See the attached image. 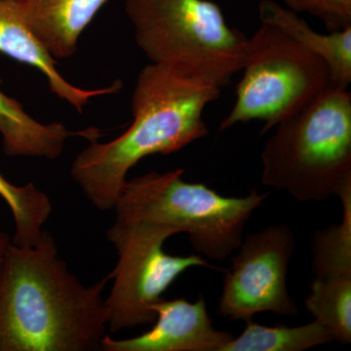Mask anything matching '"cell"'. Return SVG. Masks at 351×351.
<instances>
[{"instance_id": "obj_1", "label": "cell", "mask_w": 351, "mask_h": 351, "mask_svg": "<svg viewBox=\"0 0 351 351\" xmlns=\"http://www.w3.org/2000/svg\"><path fill=\"white\" fill-rule=\"evenodd\" d=\"M110 280L85 286L45 230L32 246L11 244L0 269V351L101 350Z\"/></svg>"}, {"instance_id": "obj_2", "label": "cell", "mask_w": 351, "mask_h": 351, "mask_svg": "<svg viewBox=\"0 0 351 351\" xmlns=\"http://www.w3.org/2000/svg\"><path fill=\"white\" fill-rule=\"evenodd\" d=\"M221 91L156 64L145 66L132 96L131 126L110 142H90L71 164V178L95 208L114 209L127 174L138 161L180 151L208 136L203 112Z\"/></svg>"}, {"instance_id": "obj_3", "label": "cell", "mask_w": 351, "mask_h": 351, "mask_svg": "<svg viewBox=\"0 0 351 351\" xmlns=\"http://www.w3.org/2000/svg\"><path fill=\"white\" fill-rule=\"evenodd\" d=\"M263 147L265 186L295 199L324 201L351 189V94L329 90L277 124Z\"/></svg>"}, {"instance_id": "obj_4", "label": "cell", "mask_w": 351, "mask_h": 351, "mask_svg": "<svg viewBox=\"0 0 351 351\" xmlns=\"http://www.w3.org/2000/svg\"><path fill=\"white\" fill-rule=\"evenodd\" d=\"M136 43L152 64L225 87L243 68L248 38L210 0H126Z\"/></svg>"}, {"instance_id": "obj_5", "label": "cell", "mask_w": 351, "mask_h": 351, "mask_svg": "<svg viewBox=\"0 0 351 351\" xmlns=\"http://www.w3.org/2000/svg\"><path fill=\"white\" fill-rule=\"evenodd\" d=\"M184 171L152 172L127 181L114 206V223H154L186 232L193 248L223 262L242 242L244 226L267 195L225 197L204 184L182 179Z\"/></svg>"}, {"instance_id": "obj_6", "label": "cell", "mask_w": 351, "mask_h": 351, "mask_svg": "<svg viewBox=\"0 0 351 351\" xmlns=\"http://www.w3.org/2000/svg\"><path fill=\"white\" fill-rule=\"evenodd\" d=\"M241 71L237 101L221 131L252 120L265 122L263 132L269 131L335 88L322 58L267 23L248 38Z\"/></svg>"}, {"instance_id": "obj_7", "label": "cell", "mask_w": 351, "mask_h": 351, "mask_svg": "<svg viewBox=\"0 0 351 351\" xmlns=\"http://www.w3.org/2000/svg\"><path fill=\"white\" fill-rule=\"evenodd\" d=\"M177 234L170 226L154 223L121 225L114 223L108 230V241L119 256L110 274L113 284L105 299L108 331L154 324L156 313L152 306L182 272L193 267H214L200 256L168 255L163 244Z\"/></svg>"}, {"instance_id": "obj_8", "label": "cell", "mask_w": 351, "mask_h": 351, "mask_svg": "<svg viewBox=\"0 0 351 351\" xmlns=\"http://www.w3.org/2000/svg\"><path fill=\"white\" fill-rule=\"evenodd\" d=\"M239 249L223 278L219 315L245 322L265 311L297 315L299 311L286 282L295 249L291 228L280 223L251 233L242 239Z\"/></svg>"}, {"instance_id": "obj_9", "label": "cell", "mask_w": 351, "mask_h": 351, "mask_svg": "<svg viewBox=\"0 0 351 351\" xmlns=\"http://www.w3.org/2000/svg\"><path fill=\"white\" fill-rule=\"evenodd\" d=\"M154 326L135 338L114 339L106 335L104 351H223L234 337L215 329L204 299L193 304L186 299L159 300L152 306Z\"/></svg>"}, {"instance_id": "obj_10", "label": "cell", "mask_w": 351, "mask_h": 351, "mask_svg": "<svg viewBox=\"0 0 351 351\" xmlns=\"http://www.w3.org/2000/svg\"><path fill=\"white\" fill-rule=\"evenodd\" d=\"M0 52L40 71L47 80L50 91L78 112H82L95 97L117 94L122 88L120 80L110 86L94 90L82 89L69 83L58 71L50 53L32 34L15 0H0Z\"/></svg>"}, {"instance_id": "obj_11", "label": "cell", "mask_w": 351, "mask_h": 351, "mask_svg": "<svg viewBox=\"0 0 351 351\" xmlns=\"http://www.w3.org/2000/svg\"><path fill=\"white\" fill-rule=\"evenodd\" d=\"M108 0H15L32 34L51 56L75 54L85 27Z\"/></svg>"}, {"instance_id": "obj_12", "label": "cell", "mask_w": 351, "mask_h": 351, "mask_svg": "<svg viewBox=\"0 0 351 351\" xmlns=\"http://www.w3.org/2000/svg\"><path fill=\"white\" fill-rule=\"evenodd\" d=\"M1 82V78H0ZM0 134L9 156L38 157L54 160L61 156L69 138L98 140V129L71 131L60 122L43 124L32 117L20 101L0 91Z\"/></svg>"}, {"instance_id": "obj_13", "label": "cell", "mask_w": 351, "mask_h": 351, "mask_svg": "<svg viewBox=\"0 0 351 351\" xmlns=\"http://www.w3.org/2000/svg\"><path fill=\"white\" fill-rule=\"evenodd\" d=\"M258 16L261 22L278 27L322 58L331 71L334 87L348 89L351 82V27L327 34H319L311 29L298 13L284 8L274 0L260 2Z\"/></svg>"}, {"instance_id": "obj_14", "label": "cell", "mask_w": 351, "mask_h": 351, "mask_svg": "<svg viewBox=\"0 0 351 351\" xmlns=\"http://www.w3.org/2000/svg\"><path fill=\"white\" fill-rule=\"evenodd\" d=\"M341 225L316 230L313 240V282L351 285V189L339 197Z\"/></svg>"}, {"instance_id": "obj_15", "label": "cell", "mask_w": 351, "mask_h": 351, "mask_svg": "<svg viewBox=\"0 0 351 351\" xmlns=\"http://www.w3.org/2000/svg\"><path fill=\"white\" fill-rule=\"evenodd\" d=\"M246 324L223 351H302L334 341L327 328L315 319L298 327H265L253 320Z\"/></svg>"}, {"instance_id": "obj_16", "label": "cell", "mask_w": 351, "mask_h": 351, "mask_svg": "<svg viewBox=\"0 0 351 351\" xmlns=\"http://www.w3.org/2000/svg\"><path fill=\"white\" fill-rule=\"evenodd\" d=\"M0 196L10 208L15 223L12 243L32 246L38 243L43 226L52 212V203L46 193L32 182L15 186L0 174Z\"/></svg>"}, {"instance_id": "obj_17", "label": "cell", "mask_w": 351, "mask_h": 351, "mask_svg": "<svg viewBox=\"0 0 351 351\" xmlns=\"http://www.w3.org/2000/svg\"><path fill=\"white\" fill-rule=\"evenodd\" d=\"M295 13L317 18L329 32L351 27V0H284Z\"/></svg>"}, {"instance_id": "obj_18", "label": "cell", "mask_w": 351, "mask_h": 351, "mask_svg": "<svg viewBox=\"0 0 351 351\" xmlns=\"http://www.w3.org/2000/svg\"><path fill=\"white\" fill-rule=\"evenodd\" d=\"M11 244H12V242L9 239L8 235L0 230V269H1L2 265H3L4 260H5L7 252H8Z\"/></svg>"}]
</instances>
